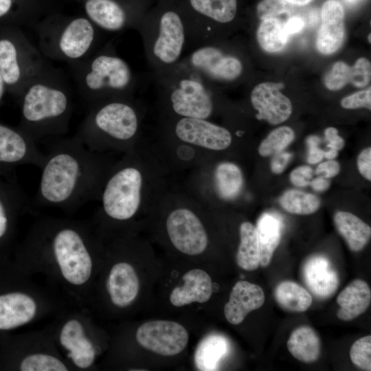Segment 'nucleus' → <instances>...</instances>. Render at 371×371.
I'll use <instances>...</instances> for the list:
<instances>
[{
  "instance_id": "6e6552de",
  "label": "nucleus",
  "mask_w": 371,
  "mask_h": 371,
  "mask_svg": "<svg viewBox=\"0 0 371 371\" xmlns=\"http://www.w3.org/2000/svg\"><path fill=\"white\" fill-rule=\"evenodd\" d=\"M21 128L34 141L58 135L66 129L70 102L62 90L35 84L25 93L22 103Z\"/></svg>"
},
{
  "instance_id": "58836bf2",
  "label": "nucleus",
  "mask_w": 371,
  "mask_h": 371,
  "mask_svg": "<svg viewBox=\"0 0 371 371\" xmlns=\"http://www.w3.org/2000/svg\"><path fill=\"white\" fill-rule=\"evenodd\" d=\"M351 361L358 368L371 370V336L366 335L354 342L350 350Z\"/></svg>"
},
{
  "instance_id": "2eb2a0df",
  "label": "nucleus",
  "mask_w": 371,
  "mask_h": 371,
  "mask_svg": "<svg viewBox=\"0 0 371 371\" xmlns=\"http://www.w3.org/2000/svg\"><path fill=\"white\" fill-rule=\"evenodd\" d=\"M284 85L280 82H263L252 89L250 100L258 111L256 117L271 124H279L286 121L292 113L290 100L280 91Z\"/></svg>"
},
{
  "instance_id": "4c0bfd02",
  "label": "nucleus",
  "mask_w": 371,
  "mask_h": 371,
  "mask_svg": "<svg viewBox=\"0 0 371 371\" xmlns=\"http://www.w3.org/2000/svg\"><path fill=\"white\" fill-rule=\"evenodd\" d=\"M352 68L344 62L335 63L330 71L324 77L326 87L332 91L343 88L346 84L352 82Z\"/></svg>"
},
{
  "instance_id": "ddd939ff",
  "label": "nucleus",
  "mask_w": 371,
  "mask_h": 371,
  "mask_svg": "<svg viewBox=\"0 0 371 371\" xmlns=\"http://www.w3.org/2000/svg\"><path fill=\"white\" fill-rule=\"evenodd\" d=\"M36 142L21 129L0 124V177L16 176V168L22 165L41 168L45 155Z\"/></svg>"
},
{
  "instance_id": "412c9836",
  "label": "nucleus",
  "mask_w": 371,
  "mask_h": 371,
  "mask_svg": "<svg viewBox=\"0 0 371 371\" xmlns=\"http://www.w3.org/2000/svg\"><path fill=\"white\" fill-rule=\"evenodd\" d=\"M181 286L173 289L170 301L175 306L180 307L192 302L204 303L212 294V281L203 270L194 269L186 273Z\"/></svg>"
},
{
  "instance_id": "bb28decb",
  "label": "nucleus",
  "mask_w": 371,
  "mask_h": 371,
  "mask_svg": "<svg viewBox=\"0 0 371 371\" xmlns=\"http://www.w3.org/2000/svg\"><path fill=\"white\" fill-rule=\"evenodd\" d=\"M335 227L352 251H360L371 237L370 227L352 213L338 211L333 217Z\"/></svg>"
},
{
  "instance_id": "4468645a",
  "label": "nucleus",
  "mask_w": 371,
  "mask_h": 371,
  "mask_svg": "<svg viewBox=\"0 0 371 371\" xmlns=\"http://www.w3.org/2000/svg\"><path fill=\"white\" fill-rule=\"evenodd\" d=\"M186 329L180 324L167 320H155L141 325L136 339L141 346L164 356H174L182 352L188 342Z\"/></svg>"
},
{
  "instance_id": "423d86ee",
  "label": "nucleus",
  "mask_w": 371,
  "mask_h": 371,
  "mask_svg": "<svg viewBox=\"0 0 371 371\" xmlns=\"http://www.w3.org/2000/svg\"><path fill=\"white\" fill-rule=\"evenodd\" d=\"M157 203L167 212L165 229L173 247L188 256H196L205 251L209 240L198 212L200 203L183 190L169 187Z\"/></svg>"
},
{
  "instance_id": "5701e85b",
  "label": "nucleus",
  "mask_w": 371,
  "mask_h": 371,
  "mask_svg": "<svg viewBox=\"0 0 371 371\" xmlns=\"http://www.w3.org/2000/svg\"><path fill=\"white\" fill-rule=\"evenodd\" d=\"M28 203L16 176L0 177V241L8 236L16 216Z\"/></svg>"
},
{
  "instance_id": "9d476101",
  "label": "nucleus",
  "mask_w": 371,
  "mask_h": 371,
  "mask_svg": "<svg viewBox=\"0 0 371 371\" xmlns=\"http://www.w3.org/2000/svg\"><path fill=\"white\" fill-rule=\"evenodd\" d=\"M87 88L98 94V103L113 99L128 98L133 83V76L128 63L109 54L97 56L91 62L85 76Z\"/></svg>"
},
{
  "instance_id": "603ef678",
  "label": "nucleus",
  "mask_w": 371,
  "mask_h": 371,
  "mask_svg": "<svg viewBox=\"0 0 371 371\" xmlns=\"http://www.w3.org/2000/svg\"><path fill=\"white\" fill-rule=\"evenodd\" d=\"M12 3V0H0V17L8 12L11 8Z\"/></svg>"
},
{
  "instance_id": "cd10ccee",
  "label": "nucleus",
  "mask_w": 371,
  "mask_h": 371,
  "mask_svg": "<svg viewBox=\"0 0 371 371\" xmlns=\"http://www.w3.org/2000/svg\"><path fill=\"white\" fill-rule=\"evenodd\" d=\"M256 227L260 245V265L266 267L280 242L282 223L275 214L265 213Z\"/></svg>"
},
{
  "instance_id": "c03bdc74",
  "label": "nucleus",
  "mask_w": 371,
  "mask_h": 371,
  "mask_svg": "<svg viewBox=\"0 0 371 371\" xmlns=\"http://www.w3.org/2000/svg\"><path fill=\"white\" fill-rule=\"evenodd\" d=\"M319 138L316 135H311L306 139L308 148L307 161L311 164H317L324 158V150L319 148Z\"/></svg>"
},
{
  "instance_id": "aec40b11",
  "label": "nucleus",
  "mask_w": 371,
  "mask_h": 371,
  "mask_svg": "<svg viewBox=\"0 0 371 371\" xmlns=\"http://www.w3.org/2000/svg\"><path fill=\"white\" fill-rule=\"evenodd\" d=\"M139 284L134 268L121 262L111 268L106 282V289L112 303L117 307L129 306L136 298Z\"/></svg>"
},
{
  "instance_id": "c85d7f7f",
  "label": "nucleus",
  "mask_w": 371,
  "mask_h": 371,
  "mask_svg": "<svg viewBox=\"0 0 371 371\" xmlns=\"http://www.w3.org/2000/svg\"><path fill=\"white\" fill-rule=\"evenodd\" d=\"M289 352L297 360L304 363L315 361L320 354V340L312 328L302 326L295 329L287 343Z\"/></svg>"
},
{
  "instance_id": "8fccbe9b",
  "label": "nucleus",
  "mask_w": 371,
  "mask_h": 371,
  "mask_svg": "<svg viewBox=\"0 0 371 371\" xmlns=\"http://www.w3.org/2000/svg\"><path fill=\"white\" fill-rule=\"evenodd\" d=\"M305 25L304 20L299 16H292L283 24L285 34L289 37L291 35L301 32Z\"/></svg>"
},
{
  "instance_id": "f03ea898",
  "label": "nucleus",
  "mask_w": 371,
  "mask_h": 371,
  "mask_svg": "<svg viewBox=\"0 0 371 371\" xmlns=\"http://www.w3.org/2000/svg\"><path fill=\"white\" fill-rule=\"evenodd\" d=\"M168 170L157 155L141 144L116 161L106 176L100 197L99 215L117 223L134 218L147 206L155 207L169 187Z\"/></svg>"
},
{
  "instance_id": "09e8293b",
  "label": "nucleus",
  "mask_w": 371,
  "mask_h": 371,
  "mask_svg": "<svg viewBox=\"0 0 371 371\" xmlns=\"http://www.w3.org/2000/svg\"><path fill=\"white\" fill-rule=\"evenodd\" d=\"M324 136L327 142V147L336 150H341L345 146L344 139L338 135V130L334 127H328L324 131Z\"/></svg>"
},
{
  "instance_id": "ea45409f",
  "label": "nucleus",
  "mask_w": 371,
  "mask_h": 371,
  "mask_svg": "<svg viewBox=\"0 0 371 371\" xmlns=\"http://www.w3.org/2000/svg\"><path fill=\"white\" fill-rule=\"evenodd\" d=\"M292 5L285 0H262L257 6L258 16L262 20L276 18L277 16L289 13Z\"/></svg>"
},
{
  "instance_id": "6e6d98bb",
  "label": "nucleus",
  "mask_w": 371,
  "mask_h": 371,
  "mask_svg": "<svg viewBox=\"0 0 371 371\" xmlns=\"http://www.w3.org/2000/svg\"><path fill=\"white\" fill-rule=\"evenodd\" d=\"M4 83L5 82L0 72V101L2 99L4 93Z\"/></svg>"
},
{
  "instance_id": "473e14b6",
  "label": "nucleus",
  "mask_w": 371,
  "mask_h": 371,
  "mask_svg": "<svg viewBox=\"0 0 371 371\" xmlns=\"http://www.w3.org/2000/svg\"><path fill=\"white\" fill-rule=\"evenodd\" d=\"M256 35L260 46L271 53L282 50L289 38L284 31L283 24L276 18L262 20Z\"/></svg>"
},
{
  "instance_id": "c9c22d12",
  "label": "nucleus",
  "mask_w": 371,
  "mask_h": 371,
  "mask_svg": "<svg viewBox=\"0 0 371 371\" xmlns=\"http://www.w3.org/2000/svg\"><path fill=\"white\" fill-rule=\"evenodd\" d=\"M295 134L289 126H280L272 131L258 146V153L268 157L283 151L293 140Z\"/></svg>"
},
{
  "instance_id": "f704fd0d",
  "label": "nucleus",
  "mask_w": 371,
  "mask_h": 371,
  "mask_svg": "<svg viewBox=\"0 0 371 371\" xmlns=\"http://www.w3.org/2000/svg\"><path fill=\"white\" fill-rule=\"evenodd\" d=\"M0 72L8 85L16 84L21 78L16 47L8 39L0 40Z\"/></svg>"
},
{
  "instance_id": "2f4dec72",
  "label": "nucleus",
  "mask_w": 371,
  "mask_h": 371,
  "mask_svg": "<svg viewBox=\"0 0 371 371\" xmlns=\"http://www.w3.org/2000/svg\"><path fill=\"white\" fill-rule=\"evenodd\" d=\"M228 351L225 337L218 335L205 337L199 344L194 355L196 366L199 370H215Z\"/></svg>"
},
{
  "instance_id": "a211bd4d",
  "label": "nucleus",
  "mask_w": 371,
  "mask_h": 371,
  "mask_svg": "<svg viewBox=\"0 0 371 371\" xmlns=\"http://www.w3.org/2000/svg\"><path fill=\"white\" fill-rule=\"evenodd\" d=\"M264 302L265 293L260 286L240 280L233 286L225 305V317L229 323L240 324L249 313L260 308Z\"/></svg>"
},
{
  "instance_id": "f8f14e48",
  "label": "nucleus",
  "mask_w": 371,
  "mask_h": 371,
  "mask_svg": "<svg viewBox=\"0 0 371 371\" xmlns=\"http://www.w3.org/2000/svg\"><path fill=\"white\" fill-rule=\"evenodd\" d=\"M194 17L186 21L188 47L214 41V25L234 21L237 13V0H188Z\"/></svg>"
},
{
  "instance_id": "5fc2aeb1",
  "label": "nucleus",
  "mask_w": 371,
  "mask_h": 371,
  "mask_svg": "<svg viewBox=\"0 0 371 371\" xmlns=\"http://www.w3.org/2000/svg\"><path fill=\"white\" fill-rule=\"evenodd\" d=\"M291 5H304L310 3L313 0H285Z\"/></svg>"
},
{
  "instance_id": "3c124183",
  "label": "nucleus",
  "mask_w": 371,
  "mask_h": 371,
  "mask_svg": "<svg viewBox=\"0 0 371 371\" xmlns=\"http://www.w3.org/2000/svg\"><path fill=\"white\" fill-rule=\"evenodd\" d=\"M330 184L328 179L317 177L311 179L309 186L316 192H324L328 189Z\"/></svg>"
},
{
  "instance_id": "6ab92c4d",
  "label": "nucleus",
  "mask_w": 371,
  "mask_h": 371,
  "mask_svg": "<svg viewBox=\"0 0 371 371\" xmlns=\"http://www.w3.org/2000/svg\"><path fill=\"white\" fill-rule=\"evenodd\" d=\"M37 311L36 301L27 293L0 295V330H11L30 323Z\"/></svg>"
},
{
  "instance_id": "72a5a7b5",
  "label": "nucleus",
  "mask_w": 371,
  "mask_h": 371,
  "mask_svg": "<svg viewBox=\"0 0 371 371\" xmlns=\"http://www.w3.org/2000/svg\"><path fill=\"white\" fill-rule=\"evenodd\" d=\"M280 204L289 213L308 215L318 210L320 200L311 193L292 189L283 193L280 198Z\"/></svg>"
},
{
  "instance_id": "dca6fc26",
  "label": "nucleus",
  "mask_w": 371,
  "mask_h": 371,
  "mask_svg": "<svg viewBox=\"0 0 371 371\" xmlns=\"http://www.w3.org/2000/svg\"><path fill=\"white\" fill-rule=\"evenodd\" d=\"M344 10L336 0L326 1L322 8V25L316 47L323 54H331L341 46L345 38Z\"/></svg>"
},
{
  "instance_id": "4d7b16f0",
  "label": "nucleus",
  "mask_w": 371,
  "mask_h": 371,
  "mask_svg": "<svg viewBox=\"0 0 371 371\" xmlns=\"http://www.w3.org/2000/svg\"><path fill=\"white\" fill-rule=\"evenodd\" d=\"M344 1H345L346 3L348 5H354L359 1V0H344Z\"/></svg>"
},
{
  "instance_id": "49530a36",
  "label": "nucleus",
  "mask_w": 371,
  "mask_h": 371,
  "mask_svg": "<svg viewBox=\"0 0 371 371\" xmlns=\"http://www.w3.org/2000/svg\"><path fill=\"white\" fill-rule=\"evenodd\" d=\"M340 165L338 161L330 159L321 163L315 170L317 177L330 179L337 176L340 172Z\"/></svg>"
},
{
  "instance_id": "b1692460",
  "label": "nucleus",
  "mask_w": 371,
  "mask_h": 371,
  "mask_svg": "<svg viewBox=\"0 0 371 371\" xmlns=\"http://www.w3.org/2000/svg\"><path fill=\"white\" fill-rule=\"evenodd\" d=\"M303 273L307 286L317 297H328L338 287L337 273L325 257L311 258L304 266Z\"/></svg>"
},
{
  "instance_id": "0eeeda50",
  "label": "nucleus",
  "mask_w": 371,
  "mask_h": 371,
  "mask_svg": "<svg viewBox=\"0 0 371 371\" xmlns=\"http://www.w3.org/2000/svg\"><path fill=\"white\" fill-rule=\"evenodd\" d=\"M138 30L146 58L153 72L177 64L188 48L186 21L175 10H163L155 17L146 19Z\"/></svg>"
},
{
  "instance_id": "20e7f679",
  "label": "nucleus",
  "mask_w": 371,
  "mask_h": 371,
  "mask_svg": "<svg viewBox=\"0 0 371 371\" xmlns=\"http://www.w3.org/2000/svg\"><path fill=\"white\" fill-rule=\"evenodd\" d=\"M28 245L49 253L69 284L82 286L89 280L93 267L92 240L80 223L63 219L43 220L32 231Z\"/></svg>"
},
{
  "instance_id": "f3484780",
  "label": "nucleus",
  "mask_w": 371,
  "mask_h": 371,
  "mask_svg": "<svg viewBox=\"0 0 371 371\" xmlns=\"http://www.w3.org/2000/svg\"><path fill=\"white\" fill-rule=\"evenodd\" d=\"M59 342L77 368L86 369L93 363L96 356L95 346L78 319H71L64 324L59 333Z\"/></svg>"
},
{
  "instance_id": "a18cd8bd",
  "label": "nucleus",
  "mask_w": 371,
  "mask_h": 371,
  "mask_svg": "<svg viewBox=\"0 0 371 371\" xmlns=\"http://www.w3.org/2000/svg\"><path fill=\"white\" fill-rule=\"evenodd\" d=\"M357 167L360 174L367 180H371V148H364L358 155Z\"/></svg>"
},
{
  "instance_id": "39448f33",
  "label": "nucleus",
  "mask_w": 371,
  "mask_h": 371,
  "mask_svg": "<svg viewBox=\"0 0 371 371\" xmlns=\"http://www.w3.org/2000/svg\"><path fill=\"white\" fill-rule=\"evenodd\" d=\"M153 74L159 117L210 120L213 115V90L196 72L179 62Z\"/></svg>"
},
{
  "instance_id": "864d4df0",
  "label": "nucleus",
  "mask_w": 371,
  "mask_h": 371,
  "mask_svg": "<svg viewBox=\"0 0 371 371\" xmlns=\"http://www.w3.org/2000/svg\"><path fill=\"white\" fill-rule=\"evenodd\" d=\"M338 155V150L333 148H330L328 150L324 151V157L328 160L333 159Z\"/></svg>"
},
{
  "instance_id": "9b49d317",
  "label": "nucleus",
  "mask_w": 371,
  "mask_h": 371,
  "mask_svg": "<svg viewBox=\"0 0 371 371\" xmlns=\"http://www.w3.org/2000/svg\"><path fill=\"white\" fill-rule=\"evenodd\" d=\"M196 72L211 87L213 83H230L238 80L244 71L241 59L214 41L192 49L180 61Z\"/></svg>"
},
{
  "instance_id": "7ed1b4c3",
  "label": "nucleus",
  "mask_w": 371,
  "mask_h": 371,
  "mask_svg": "<svg viewBox=\"0 0 371 371\" xmlns=\"http://www.w3.org/2000/svg\"><path fill=\"white\" fill-rule=\"evenodd\" d=\"M144 111L128 98L98 103L74 137L98 153L133 151L142 142Z\"/></svg>"
},
{
  "instance_id": "de8ad7c7",
  "label": "nucleus",
  "mask_w": 371,
  "mask_h": 371,
  "mask_svg": "<svg viewBox=\"0 0 371 371\" xmlns=\"http://www.w3.org/2000/svg\"><path fill=\"white\" fill-rule=\"evenodd\" d=\"M292 158V154L281 151L274 154L271 161V170L276 175L281 174L286 168Z\"/></svg>"
},
{
  "instance_id": "393cba45",
  "label": "nucleus",
  "mask_w": 371,
  "mask_h": 371,
  "mask_svg": "<svg viewBox=\"0 0 371 371\" xmlns=\"http://www.w3.org/2000/svg\"><path fill=\"white\" fill-rule=\"evenodd\" d=\"M371 301V290L366 282L355 279L338 295L337 303L339 308L337 317L342 321H350L363 313Z\"/></svg>"
},
{
  "instance_id": "e433bc0d",
  "label": "nucleus",
  "mask_w": 371,
  "mask_h": 371,
  "mask_svg": "<svg viewBox=\"0 0 371 371\" xmlns=\"http://www.w3.org/2000/svg\"><path fill=\"white\" fill-rule=\"evenodd\" d=\"M22 371H67L68 367L58 357L47 353H32L21 361Z\"/></svg>"
},
{
  "instance_id": "a878e982",
  "label": "nucleus",
  "mask_w": 371,
  "mask_h": 371,
  "mask_svg": "<svg viewBox=\"0 0 371 371\" xmlns=\"http://www.w3.org/2000/svg\"><path fill=\"white\" fill-rule=\"evenodd\" d=\"M85 9L89 18L106 31L118 32L127 25L124 9L114 0H87Z\"/></svg>"
},
{
  "instance_id": "1a4fd4ad",
  "label": "nucleus",
  "mask_w": 371,
  "mask_h": 371,
  "mask_svg": "<svg viewBox=\"0 0 371 371\" xmlns=\"http://www.w3.org/2000/svg\"><path fill=\"white\" fill-rule=\"evenodd\" d=\"M159 138L188 144L206 154L224 151L233 142L231 132L210 120L159 117Z\"/></svg>"
},
{
  "instance_id": "a19ab883",
  "label": "nucleus",
  "mask_w": 371,
  "mask_h": 371,
  "mask_svg": "<svg viewBox=\"0 0 371 371\" xmlns=\"http://www.w3.org/2000/svg\"><path fill=\"white\" fill-rule=\"evenodd\" d=\"M352 68V80L351 84L356 87H364L368 85L371 77V65L366 58H359Z\"/></svg>"
},
{
  "instance_id": "c756f323",
  "label": "nucleus",
  "mask_w": 371,
  "mask_h": 371,
  "mask_svg": "<svg viewBox=\"0 0 371 371\" xmlns=\"http://www.w3.org/2000/svg\"><path fill=\"white\" fill-rule=\"evenodd\" d=\"M240 243L236 263L245 271H253L260 265V245L256 227L250 222H243L239 227Z\"/></svg>"
},
{
  "instance_id": "4be33fe9",
  "label": "nucleus",
  "mask_w": 371,
  "mask_h": 371,
  "mask_svg": "<svg viewBox=\"0 0 371 371\" xmlns=\"http://www.w3.org/2000/svg\"><path fill=\"white\" fill-rule=\"evenodd\" d=\"M94 38L95 30L90 21L77 18L63 31L58 42L59 49L67 58H80L89 51Z\"/></svg>"
},
{
  "instance_id": "37998d69",
  "label": "nucleus",
  "mask_w": 371,
  "mask_h": 371,
  "mask_svg": "<svg viewBox=\"0 0 371 371\" xmlns=\"http://www.w3.org/2000/svg\"><path fill=\"white\" fill-rule=\"evenodd\" d=\"M313 175L312 168L308 166H300L291 171L290 181L295 186L306 187L309 186Z\"/></svg>"
},
{
  "instance_id": "7c9ffc66",
  "label": "nucleus",
  "mask_w": 371,
  "mask_h": 371,
  "mask_svg": "<svg viewBox=\"0 0 371 371\" xmlns=\"http://www.w3.org/2000/svg\"><path fill=\"white\" fill-rule=\"evenodd\" d=\"M277 303L284 309L291 312H304L313 302L311 293L303 286L292 281H282L274 291Z\"/></svg>"
},
{
  "instance_id": "13d9d810",
  "label": "nucleus",
  "mask_w": 371,
  "mask_h": 371,
  "mask_svg": "<svg viewBox=\"0 0 371 371\" xmlns=\"http://www.w3.org/2000/svg\"><path fill=\"white\" fill-rule=\"evenodd\" d=\"M369 41L370 42V34H369Z\"/></svg>"
},
{
  "instance_id": "79ce46f5",
  "label": "nucleus",
  "mask_w": 371,
  "mask_h": 371,
  "mask_svg": "<svg viewBox=\"0 0 371 371\" xmlns=\"http://www.w3.org/2000/svg\"><path fill=\"white\" fill-rule=\"evenodd\" d=\"M341 105L343 108L346 109H356L363 107L370 109V87H369L368 89L360 91L344 98L341 101Z\"/></svg>"
},
{
  "instance_id": "f257e3e1",
  "label": "nucleus",
  "mask_w": 371,
  "mask_h": 371,
  "mask_svg": "<svg viewBox=\"0 0 371 371\" xmlns=\"http://www.w3.org/2000/svg\"><path fill=\"white\" fill-rule=\"evenodd\" d=\"M32 204L74 211L98 201L104 182L116 161L108 153L89 150L75 137L47 146Z\"/></svg>"
}]
</instances>
